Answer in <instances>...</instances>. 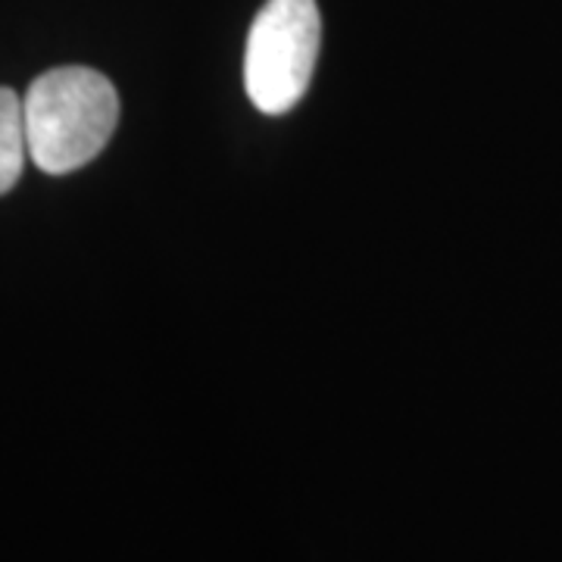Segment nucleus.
Here are the masks:
<instances>
[{
	"label": "nucleus",
	"instance_id": "f257e3e1",
	"mask_svg": "<svg viewBox=\"0 0 562 562\" xmlns=\"http://www.w3.org/2000/svg\"><path fill=\"white\" fill-rule=\"evenodd\" d=\"M22 120L29 160L47 176H66L94 160L113 138L120 94L88 66H60L29 85Z\"/></svg>",
	"mask_w": 562,
	"mask_h": 562
},
{
	"label": "nucleus",
	"instance_id": "f03ea898",
	"mask_svg": "<svg viewBox=\"0 0 562 562\" xmlns=\"http://www.w3.org/2000/svg\"><path fill=\"white\" fill-rule=\"evenodd\" d=\"M319 41L316 0H266L244 50V88L260 113L279 116L301 103L316 69Z\"/></svg>",
	"mask_w": 562,
	"mask_h": 562
},
{
	"label": "nucleus",
	"instance_id": "7ed1b4c3",
	"mask_svg": "<svg viewBox=\"0 0 562 562\" xmlns=\"http://www.w3.org/2000/svg\"><path fill=\"white\" fill-rule=\"evenodd\" d=\"M29 140L22 120V98L13 88H0V194H7L25 169Z\"/></svg>",
	"mask_w": 562,
	"mask_h": 562
}]
</instances>
